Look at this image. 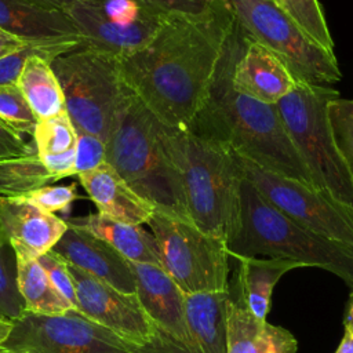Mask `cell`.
<instances>
[{
  "instance_id": "1",
  "label": "cell",
  "mask_w": 353,
  "mask_h": 353,
  "mask_svg": "<svg viewBox=\"0 0 353 353\" xmlns=\"http://www.w3.org/2000/svg\"><path fill=\"white\" fill-rule=\"evenodd\" d=\"M234 18L223 0L200 14H168L154 37L119 59L124 85L163 124L188 128L201 108Z\"/></svg>"
},
{
  "instance_id": "2",
  "label": "cell",
  "mask_w": 353,
  "mask_h": 353,
  "mask_svg": "<svg viewBox=\"0 0 353 353\" xmlns=\"http://www.w3.org/2000/svg\"><path fill=\"white\" fill-rule=\"evenodd\" d=\"M245 40V32L234 21L205 99L188 128L203 138L226 145L270 172L314 188L276 105L263 103L233 88V69Z\"/></svg>"
},
{
  "instance_id": "3",
  "label": "cell",
  "mask_w": 353,
  "mask_h": 353,
  "mask_svg": "<svg viewBox=\"0 0 353 353\" xmlns=\"http://www.w3.org/2000/svg\"><path fill=\"white\" fill-rule=\"evenodd\" d=\"M160 139L181 175L193 225L226 244L237 223L244 178L237 154L221 142L161 121Z\"/></svg>"
},
{
  "instance_id": "4",
  "label": "cell",
  "mask_w": 353,
  "mask_h": 353,
  "mask_svg": "<svg viewBox=\"0 0 353 353\" xmlns=\"http://www.w3.org/2000/svg\"><path fill=\"white\" fill-rule=\"evenodd\" d=\"M228 255L281 258L314 266L341 277L353 290V250L296 223L243 178L236 228L226 241Z\"/></svg>"
},
{
  "instance_id": "5",
  "label": "cell",
  "mask_w": 353,
  "mask_h": 353,
  "mask_svg": "<svg viewBox=\"0 0 353 353\" xmlns=\"http://www.w3.org/2000/svg\"><path fill=\"white\" fill-rule=\"evenodd\" d=\"M105 161L154 211L193 223L181 175L160 139V121L128 88L106 141Z\"/></svg>"
},
{
  "instance_id": "6",
  "label": "cell",
  "mask_w": 353,
  "mask_h": 353,
  "mask_svg": "<svg viewBox=\"0 0 353 353\" xmlns=\"http://www.w3.org/2000/svg\"><path fill=\"white\" fill-rule=\"evenodd\" d=\"M336 98L339 91L331 85L296 81L276 108L314 188L353 208V176L336 149L327 113Z\"/></svg>"
},
{
  "instance_id": "7",
  "label": "cell",
  "mask_w": 353,
  "mask_h": 353,
  "mask_svg": "<svg viewBox=\"0 0 353 353\" xmlns=\"http://www.w3.org/2000/svg\"><path fill=\"white\" fill-rule=\"evenodd\" d=\"M51 66L76 130L106 142L127 92L119 59L83 43L55 58Z\"/></svg>"
},
{
  "instance_id": "8",
  "label": "cell",
  "mask_w": 353,
  "mask_h": 353,
  "mask_svg": "<svg viewBox=\"0 0 353 353\" xmlns=\"http://www.w3.org/2000/svg\"><path fill=\"white\" fill-rule=\"evenodd\" d=\"M237 25L288 68L296 81L331 85L341 80L335 52L313 43L273 0H223Z\"/></svg>"
},
{
  "instance_id": "9",
  "label": "cell",
  "mask_w": 353,
  "mask_h": 353,
  "mask_svg": "<svg viewBox=\"0 0 353 353\" xmlns=\"http://www.w3.org/2000/svg\"><path fill=\"white\" fill-rule=\"evenodd\" d=\"M148 225L159 245L160 268L183 294L228 291L229 255L222 240L159 211Z\"/></svg>"
},
{
  "instance_id": "10",
  "label": "cell",
  "mask_w": 353,
  "mask_h": 353,
  "mask_svg": "<svg viewBox=\"0 0 353 353\" xmlns=\"http://www.w3.org/2000/svg\"><path fill=\"white\" fill-rule=\"evenodd\" d=\"M237 159L243 176L272 205L303 228L353 250L352 207L301 181L270 172L240 154Z\"/></svg>"
},
{
  "instance_id": "11",
  "label": "cell",
  "mask_w": 353,
  "mask_h": 353,
  "mask_svg": "<svg viewBox=\"0 0 353 353\" xmlns=\"http://www.w3.org/2000/svg\"><path fill=\"white\" fill-rule=\"evenodd\" d=\"M3 347L14 353H135L137 345L72 307L63 314L23 312Z\"/></svg>"
},
{
  "instance_id": "12",
  "label": "cell",
  "mask_w": 353,
  "mask_h": 353,
  "mask_svg": "<svg viewBox=\"0 0 353 353\" xmlns=\"http://www.w3.org/2000/svg\"><path fill=\"white\" fill-rule=\"evenodd\" d=\"M68 268L74 285L76 309L81 314L137 346L154 338L156 328L135 294H124L74 265L68 263Z\"/></svg>"
},
{
  "instance_id": "13",
  "label": "cell",
  "mask_w": 353,
  "mask_h": 353,
  "mask_svg": "<svg viewBox=\"0 0 353 353\" xmlns=\"http://www.w3.org/2000/svg\"><path fill=\"white\" fill-rule=\"evenodd\" d=\"M65 14L76 25L83 43L117 59L143 48L163 25L167 12L146 10L131 23L114 22L106 17L102 4L79 1Z\"/></svg>"
},
{
  "instance_id": "14",
  "label": "cell",
  "mask_w": 353,
  "mask_h": 353,
  "mask_svg": "<svg viewBox=\"0 0 353 353\" xmlns=\"http://www.w3.org/2000/svg\"><path fill=\"white\" fill-rule=\"evenodd\" d=\"M226 353H296V338L284 327L258 319L248 307L241 284L233 272L229 279Z\"/></svg>"
},
{
  "instance_id": "15",
  "label": "cell",
  "mask_w": 353,
  "mask_h": 353,
  "mask_svg": "<svg viewBox=\"0 0 353 353\" xmlns=\"http://www.w3.org/2000/svg\"><path fill=\"white\" fill-rule=\"evenodd\" d=\"M66 229V219L19 197L0 196V234L14 252L39 258L55 247Z\"/></svg>"
},
{
  "instance_id": "16",
  "label": "cell",
  "mask_w": 353,
  "mask_h": 353,
  "mask_svg": "<svg viewBox=\"0 0 353 353\" xmlns=\"http://www.w3.org/2000/svg\"><path fill=\"white\" fill-rule=\"evenodd\" d=\"M51 251L116 290L135 294V279L130 262L95 234L68 223L66 232Z\"/></svg>"
},
{
  "instance_id": "17",
  "label": "cell",
  "mask_w": 353,
  "mask_h": 353,
  "mask_svg": "<svg viewBox=\"0 0 353 353\" xmlns=\"http://www.w3.org/2000/svg\"><path fill=\"white\" fill-rule=\"evenodd\" d=\"M232 83L237 92L276 105L295 87L296 80L276 54L247 36L233 69Z\"/></svg>"
},
{
  "instance_id": "18",
  "label": "cell",
  "mask_w": 353,
  "mask_h": 353,
  "mask_svg": "<svg viewBox=\"0 0 353 353\" xmlns=\"http://www.w3.org/2000/svg\"><path fill=\"white\" fill-rule=\"evenodd\" d=\"M77 178L95 204L98 214L106 218L142 225L148 223L154 212V207L141 197L106 161L91 171L79 174Z\"/></svg>"
},
{
  "instance_id": "19",
  "label": "cell",
  "mask_w": 353,
  "mask_h": 353,
  "mask_svg": "<svg viewBox=\"0 0 353 353\" xmlns=\"http://www.w3.org/2000/svg\"><path fill=\"white\" fill-rule=\"evenodd\" d=\"M0 29L25 41L81 37L63 11L43 7L33 0H0Z\"/></svg>"
},
{
  "instance_id": "20",
  "label": "cell",
  "mask_w": 353,
  "mask_h": 353,
  "mask_svg": "<svg viewBox=\"0 0 353 353\" xmlns=\"http://www.w3.org/2000/svg\"><path fill=\"white\" fill-rule=\"evenodd\" d=\"M225 292L185 294L190 353H226Z\"/></svg>"
},
{
  "instance_id": "21",
  "label": "cell",
  "mask_w": 353,
  "mask_h": 353,
  "mask_svg": "<svg viewBox=\"0 0 353 353\" xmlns=\"http://www.w3.org/2000/svg\"><path fill=\"white\" fill-rule=\"evenodd\" d=\"M68 223L81 228L110 244L128 262L160 266V251L154 236L141 225L113 221L101 214L68 218Z\"/></svg>"
},
{
  "instance_id": "22",
  "label": "cell",
  "mask_w": 353,
  "mask_h": 353,
  "mask_svg": "<svg viewBox=\"0 0 353 353\" xmlns=\"http://www.w3.org/2000/svg\"><path fill=\"white\" fill-rule=\"evenodd\" d=\"M236 262L234 273L241 284L247 305L261 320H266L273 288L281 276L291 269L302 268L295 261L281 258H237Z\"/></svg>"
},
{
  "instance_id": "23",
  "label": "cell",
  "mask_w": 353,
  "mask_h": 353,
  "mask_svg": "<svg viewBox=\"0 0 353 353\" xmlns=\"http://www.w3.org/2000/svg\"><path fill=\"white\" fill-rule=\"evenodd\" d=\"M15 259L17 285L23 301L25 312L57 316L73 307L54 287L37 258L23 252H15Z\"/></svg>"
},
{
  "instance_id": "24",
  "label": "cell",
  "mask_w": 353,
  "mask_h": 353,
  "mask_svg": "<svg viewBox=\"0 0 353 353\" xmlns=\"http://www.w3.org/2000/svg\"><path fill=\"white\" fill-rule=\"evenodd\" d=\"M51 62L41 55L30 57L17 80V85L39 120L66 110L63 92Z\"/></svg>"
},
{
  "instance_id": "25",
  "label": "cell",
  "mask_w": 353,
  "mask_h": 353,
  "mask_svg": "<svg viewBox=\"0 0 353 353\" xmlns=\"http://www.w3.org/2000/svg\"><path fill=\"white\" fill-rule=\"evenodd\" d=\"M59 181L34 152L25 156L0 159V196L17 197Z\"/></svg>"
},
{
  "instance_id": "26",
  "label": "cell",
  "mask_w": 353,
  "mask_h": 353,
  "mask_svg": "<svg viewBox=\"0 0 353 353\" xmlns=\"http://www.w3.org/2000/svg\"><path fill=\"white\" fill-rule=\"evenodd\" d=\"M81 44V37H58L28 41L17 51L0 58V84H17L23 65L33 55H41L54 61L55 58L79 48Z\"/></svg>"
},
{
  "instance_id": "27",
  "label": "cell",
  "mask_w": 353,
  "mask_h": 353,
  "mask_svg": "<svg viewBox=\"0 0 353 353\" xmlns=\"http://www.w3.org/2000/svg\"><path fill=\"white\" fill-rule=\"evenodd\" d=\"M298 25V28L317 46L334 52V40L330 33L319 0H273Z\"/></svg>"
},
{
  "instance_id": "28",
  "label": "cell",
  "mask_w": 353,
  "mask_h": 353,
  "mask_svg": "<svg viewBox=\"0 0 353 353\" xmlns=\"http://www.w3.org/2000/svg\"><path fill=\"white\" fill-rule=\"evenodd\" d=\"M32 137L40 156H52L74 149L77 130L68 112L62 110L51 117L39 120Z\"/></svg>"
},
{
  "instance_id": "29",
  "label": "cell",
  "mask_w": 353,
  "mask_h": 353,
  "mask_svg": "<svg viewBox=\"0 0 353 353\" xmlns=\"http://www.w3.org/2000/svg\"><path fill=\"white\" fill-rule=\"evenodd\" d=\"M23 312V301L17 285L15 252L0 234V317L12 321Z\"/></svg>"
},
{
  "instance_id": "30",
  "label": "cell",
  "mask_w": 353,
  "mask_h": 353,
  "mask_svg": "<svg viewBox=\"0 0 353 353\" xmlns=\"http://www.w3.org/2000/svg\"><path fill=\"white\" fill-rule=\"evenodd\" d=\"M0 121L19 135H33L39 123L17 84H0Z\"/></svg>"
},
{
  "instance_id": "31",
  "label": "cell",
  "mask_w": 353,
  "mask_h": 353,
  "mask_svg": "<svg viewBox=\"0 0 353 353\" xmlns=\"http://www.w3.org/2000/svg\"><path fill=\"white\" fill-rule=\"evenodd\" d=\"M327 113L336 149L353 176V99H332Z\"/></svg>"
},
{
  "instance_id": "32",
  "label": "cell",
  "mask_w": 353,
  "mask_h": 353,
  "mask_svg": "<svg viewBox=\"0 0 353 353\" xmlns=\"http://www.w3.org/2000/svg\"><path fill=\"white\" fill-rule=\"evenodd\" d=\"M17 197L51 214H55L58 211L65 212L69 210L72 203L76 199H79L77 183L73 182L70 185H61V186L47 185Z\"/></svg>"
},
{
  "instance_id": "33",
  "label": "cell",
  "mask_w": 353,
  "mask_h": 353,
  "mask_svg": "<svg viewBox=\"0 0 353 353\" xmlns=\"http://www.w3.org/2000/svg\"><path fill=\"white\" fill-rule=\"evenodd\" d=\"M106 142L97 135L77 131L74 148V175L91 171L105 163Z\"/></svg>"
},
{
  "instance_id": "34",
  "label": "cell",
  "mask_w": 353,
  "mask_h": 353,
  "mask_svg": "<svg viewBox=\"0 0 353 353\" xmlns=\"http://www.w3.org/2000/svg\"><path fill=\"white\" fill-rule=\"evenodd\" d=\"M41 268L48 274L54 287L62 294L65 299L70 302V305L76 309V295H74V285L73 280L68 268V262L61 258L54 251H48L47 254L37 258Z\"/></svg>"
},
{
  "instance_id": "35",
  "label": "cell",
  "mask_w": 353,
  "mask_h": 353,
  "mask_svg": "<svg viewBox=\"0 0 353 353\" xmlns=\"http://www.w3.org/2000/svg\"><path fill=\"white\" fill-rule=\"evenodd\" d=\"M142 6L167 14H200L208 8L211 0H137Z\"/></svg>"
},
{
  "instance_id": "36",
  "label": "cell",
  "mask_w": 353,
  "mask_h": 353,
  "mask_svg": "<svg viewBox=\"0 0 353 353\" xmlns=\"http://www.w3.org/2000/svg\"><path fill=\"white\" fill-rule=\"evenodd\" d=\"M37 152L34 143L23 141L22 135L17 134L0 121V159L18 157Z\"/></svg>"
},
{
  "instance_id": "37",
  "label": "cell",
  "mask_w": 353,
  "mask_h": 353,
  "mask_svg": "<svg viewBox=\"0 0 353 353\" xmlns=\"http://www.w3.org/2000/svg\"><path fill=\"white\" fill-rule=\"evenodd\" d=\"M28 41L0 29V58L17 51L22 46H25Z\"/></svg>"
},
{
  "instance_id": "38",
  "label": "cell",
  "mask_w": 353,
  "mask_h": 353,
  "mask_svg": "<svg viewBox=\"0 0 353 353\" xmlns=\"http://www.w3.org/2000/svg\"><path fill=\"white\" fill-rule=\"evenodd\" d=\"M34 3L47 7V8H52V10H59V11H66L69 7H72L73 4L79 3V1H87V3H95V4H102L105 0H33Z\"/></svg>"
},
{
  "instance_id": "39",
  "label": "cell",
  "mask_w": 353,
  "mask_h": 353,
  "mask_svg": "<svg viewBox=\"0 0 353 353\" xmlns=\"http://www.w3.org/2000/svg\"><path fill=\"white\" fill-rule=\"evenodd\" d=\"M335 353H353V331L345 327V334Z\"/></svg>"
},
{
  "instance_id": "40",
  "label": "cell",
  "mask_w": 353,
  "mask_h": 353,
  "mask_svg": "<svg viewBox=\"0 0 353 353\" xmlns=\"http://www.w3.org/2000/svg\"><path fill=\"white\" fill-rule=\"evenodd\" d=\"M12 330V321L0 317V346H3V343L7 341V338L10 336Z\"/></svg>"
},
{
  "instance_id": "41",
  "label": "cell",
  "mask_w": 353,
  "mask_h": 353,
  "mask_svg": "<svg viewBox=\"0 0 353 353\" xmlns=\"http://www.w3.org/2000/svg\"><path fill=\"white\" fill-rule=\"evenodd\" d=\"M345 327L350 328L353 331V290H350V296L346 305V313H345Z\"/></svg>"
},
{
  "instance_id": "42",
  "label": "cell",
  "mask_w": 353,
  "mask_h": 353,
  "mask_svg": "<svg viewBox=\"0 0 353 353\" xmlns=\"http://www.w3.org/2000/svg\"><path fill=\"white\" fill-rule=\"evenodd\" d=\"M0 353H14V352H11V350H8V349L0 346Z\"/></svg>"
}]
</instances>
